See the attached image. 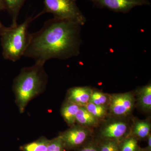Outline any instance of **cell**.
I'll return each instance as SVG.
<instances>
[{
    "instance_id": "cell-7",
    "label": "cell",
    "mask_w": 151,
    "mask_h": 151,
    "mask_svg": "<svg viewBox=\"0 0 151 151\" xmlns=\"http://www.w3.org/2000/svg\"><path fill=\"white\" fill-rule=\"evenodd\" d=\"M109 109L111 113L116 116H124L132 112L134 98L132 93H122L113 94L109 97Z\"/></svg>"
},
{
    "instance_id": "cell-22",
    "label": "cell",
    "mask_w": 151,
    "mask_h": 151,
    "mask_svg": "<svg viewBox=\"0 0 151 151\" xmlns=\"http://www.w3.org/2000/svg\"><path fill=\"white\" fill-rule=\"evenodd\" d=\"M5 10L4 3H3L2 0H0V12L2 10ZM6 28V27L4 26L0 21V37Z\"/></svg>"
},
{
    "instance_id": "cell-19",
    "label": "cell",
    "mask_w": 151,
    "mask_h": 151,
    "mask_svg": "<svg viewBox=\"0 0 151 151\" xmlns=\"http://www.w3.org/2000/svg\"><path fill=\"white\" fill-rule=\"evenodd\" d=\"M119 143L118 141L105 140L97 145L100 151H119Z\"/></svg>"
},
{
    "instance_id": "cell-18",
    "label": "cell",
    "mask_w": 151,
    "mask_h": 151,
    "mask_svg": "<svg viewBox=\"0 0 151 151\" xmlns=\"http://www.w3.org/2000/svg\"><path fill=\"white\" fill-rule=\"evenodd\" d=\"M108 102H109V97L106 94L100 91L92 90L89 103L105 106Z\"/></svg>"
},
{
    "instance_id": "cell-2",
    "label": "cell",
    "mask_w": 151,
    "mask_h": 151,
    "mask_svg": "<svg viewBox=\"0 0 151 151\" xmlns=\"http://www.w3.org/2000/svg\"><path fill=\"white\" fill-rule=\"evenodd\" d=\"M44 64L35 62L32 66L24 68L14 80L16 102L21 113H23L29 102L40 94L46 86L48 76Z\"/></svg>"
},
{
    "instance_id": "cell-3",
    "label": "cell",
    "mask_w": 151,
    "mask_h": 151,
    "mask_svg": "<svg viewBox=\"0 0 151 151\" xmlns=\"http://www.w3.org/2000/svg\"><path fill=\"white\" fill-rule=\"evenodd\" d=\"M35 17H30L15 26L7 27L1 37L2 55L5 59L16 62L24 56L29 44L28 28Z\"/></svg>"
},
{
    "instance_id": "cell-8",
    "label": "cell",
    "mask_w": 151,
    "mask_h": 151,
    "mask_svg": "<svg viewBox=\"0 0 151 151\" xmlns=\"http://www.w3.org/2000/svg\"><path fill=\"white\" fill-rule=\"evenodd\" d=\"M128 127L125 122L116 121L105 126L100 131L102 140H111L120 142L126 137Z\"/></svg>"
},
{
    "instance_id": "cell-5",
    "label": "cell",
    "mask_w": 151,
    "mask_h": 151,
    "mask_svg": "<svg viewBox=\"0 0 151 151\" xmlns=\"http://www.w3.org/2000/svg\"><path fill=\"white\" fill-rule=\"evenodd\" d=\"M90 132L81 126H72L70 129L60 134L65 150L78 148L84 145L89 138Z\"/></svg>"
},
{
    "instance_id": "cell-24",
    "label": "cell",
    "mask_w": 151,
    "mask_h": 151,
    "mask_svg": "<svg viewBox=\"0 0 151 151\" xmlns=\"http://www.w3.org/2000/svg\"><path fill=\"white\" fill-rule=\"evenodd\" d=\"M139 151H149L147 150V149H140Z\"/></svg>"
},
{
    "instance_id": "cell-20",
    "label": "cell",
    "mask_w": 151,
    "mask_h": 151,
    "mask_svg": "<svg viewBox=\"0 0 151 151\" xmlns=\"http://www.w3.org/2000/svg\"><path fill=\"white\" fill-rule=\"evenodd\" d=\"M64 144L59 136L49 140L47 151H65Z\"/></svg>"
},
{
    "instance_id": "cell-6",
    "label": "cell",
    "mask_w": 151,
    "mask_h": 151,
    "mask_svg": "<svg viewBox=\"0 0 151 151\" xmlns=\"http://www.w3.org/2000/svg\"><path fill=\"white\" fill-rule=\"evenodd\" d=\"M76 1L77 0H75ZM100 8H106L116 12L127 14L138 6L150 5L148 0H87Z\"/></svg>"
},
{
    "instance_id": "cell-11",
    "label": "cell",
    "mask_w": 151,
    "mask_h": 151,
    "mask_svg": "<svg viewBox=\"0 0 151 151\" xmlns=\"http://www.w3.org/2000/svg\"><path fill=\"white\" fill-rule=\"evenodd\" d=\"M80 106L67 101L62 106L61 115L69 126H73L76 122V116Z\"/></svg>"
},
{
    "instance_id": "cell-15",
    "label": "cell",
    "mask_w": 151,
    "mask_h": 151,
    "mask_svg": "<svg viewBox=\"0 0 151 151\" xmlns=\"http://www.w3.org/2000/svg\"><path fill=\"white\" fill-rule=\"evenodd\" d=\"M49 140L42 137L35 141L25 144L20 147L22 151H47Z\"/></svg>"
},
{
    "instance_id": "cell-9",
    "label": "cell",
    "mask_w": 151,
    "mask_h": 151,
    "mask_svg": "<svg viewBox=\"0 0 151 151\" xmlns=\"http://www.w3.org/2000/svg\"><path fill=\"white\" fill-rule=\"evenodd\" d=\"M92 92V89L89 87H73L68 92L67 101L84 106L89 103Z\"/></svg>"
},
{
    "instance_id": "cell-1",
    "label": "cell",
    "mask_w": 151,
    "mask_h": 151,
    "mask_svg": "<svg viewBox=\"0 0 151 151\" xmlns=\"http://www.w3.org/2000/svg\"><path fill=\"white\" fill-rule=\"evenodd\" d=\"M81 25L55 18L47 21L40 30L30 34L24 56L45 63L52 58L66 60L80 54Z\"/></svg>"
},
{
    "instance_id": "cell-21",
    "label": "cell",
    "mask_w": 151,
    "mask_h": 151,
    "mask_svg": "<svg viewBox=\"0 0 151 151\" xmlns=\"http://www.w3.org/2000/svg\"><path fill=\"white\" fill-rule=\"evenodd\" d=\"M78 148V151H100L98 145L92 142L84 144Z\"/></svg>"
},
{
    "instance_id": "cell-10",
    "label": "cell",
    "mask_w": 151,
    "mask_h": 151,
    "mask_svg": "<svg viewBox=\"0 0 151 151\" xmlns=\"http://www.w3.org/2000/svg\"><path fill=\"white\" fill-rule=\"evenodd\" d=\"M5 10L7 11L12 19V26L17 24L20 11L26 0H2Z\"/></svg>"
},
{
    "instance_id": "cell-13",
    "label": "cell",
    "mask_w": 151,
    "mask_h": 151,
    "mask_svg": "<svg viewBox=\"0 0 151 151\" xmlns=\"http://www.w3.org/2000/svg\"><path fill=\"white\" fill-rule=\"evenodd\" d=\"M151 125L146 121H138L134 125L133 129V135L137 139H144L150 135Z\"/></svg>"
},
{
    "instance_id": "cell-17",
    "label": "cell",
    "mask_w": 151,
    "mask_h": 151,
    "mask_svg": "<svg viewBox=\"0 0 151 151\" xmlns=\"http://www.w3.org/2000/svg\"><path fill=\"white\" fill-rule=\"evenodd\" d=\"M84 106L88 112L97 119L103 118L106 115L107 110L105 106L95 105L89 102Z\"/></svg>"
},
{
    "instance_id": "cell-16",
    "label": "cell",
    "mask_w": 151,
    "mask_h": 151,
    "mask_svg": "<svg viewBox=\"0 0 151 151\" xmlns=\"http://www.w3.org/2000/svg\"><path fill=\"white\" fill-rule=\"evenodd\" d=\"M119 151H139L137 139L134 136L126 137L119 143Z\"/></svg>"
},
{
    "instance_id": "cell-14",
    "label": "cell",
    "mask_w": 151,
    "mask_h": 151,
    "mask_svg": "<svg viewBox=\"0 0 151 151\" xmlns=\"http://www.w3.org/2000/svg\"><path fill=\"white\" fill-rule=\"evenodd\" d=\"M139 102L141 107L144 110L150 111L151 109V85L147 84L142 87L139 93Z\"/></svg>"
},
{
    "instance_id": "cell-12",
    "label": "cell",
    "mask_w": 151,
    "mask_h": 151,
    "mask_svg": "<svg viewBox=\"0 0 151 151\" xmlns=\"http://www.w3.org/2000/svg\"><path fill=\"white\" fill-rule=\"evenodd\" d=\"M76 119V122L84 127H92L98 123V119L88 112L84 106L79 107Z\"/></svg>"
},
{
    "instance_id": "cell-23",
    "label": "cell",
    "mask_w": 151,
    "mask_h": 151,
    "mask_svg": "<svg viewBox=\"0 0 151 151\" xmlns=\"http://www.w3.org/2000/svg\"><path fill=\"white\" fill-rule=\"evenodd\" d=\"M147 138V147L146 149L147 150L151 151V136L150 134Z\"/></svg>"
},
{
    "instance_id": "cell-4",
    "label": "cell",
    "mask_w": 151,
    "mask_h": 151,
    "mask_svg": "<svg viewBox=\"0 0 151 151\" xmlns=\"http://www.w3.org/2000/svg\"><path fill=\"white\" fill-rule=\"evenodd\" d=\"M75 0H44L43 10L36 18L45 13L52 14L55 18L78 23L81 26L86 22V19L80 10Z\"/></svg>"
}]
</instances>
